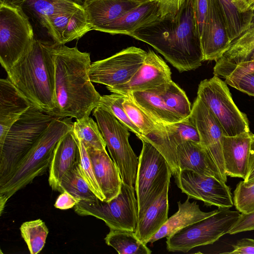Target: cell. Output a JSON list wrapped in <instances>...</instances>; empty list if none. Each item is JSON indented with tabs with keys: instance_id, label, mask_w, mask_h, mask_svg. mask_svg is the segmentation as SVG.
I'll list each match as a JSON object with an SVG mask.
<instances>
[{
	"instance_id": "52a82bcc",
	"label": "cell",
	"mask_w": 254,
	"mask_h": 254,
	"mask_svg": "<svg viewBox=\"0 0 254 254\" xmlns=\"http://www.w3.org/2000/svg\"><path fill=\"white\" fill-rule=\"evenodd\" d=\"M141 140L142 147L134 186L138 220L160 195L172 175L170 166L161 152L150 142Z\"/></svg>"
},
{
	"instance_id": "30bf717a",
	"label": "cell",
	"mask_w": 254,
	"mask_h": 254,
	"mask_svg": "<svg viewBox=\"0 0 254 254\" xmlns=\"http://www.w3.org/2000/svg\"><path fill=\"white\" fill-rule=\"evenodd\" d=\"M135 188L122 183L119 194L109 201L81 200L74 207L80 216H92L102 220L110 229L135 232L138 204Z\"/></svg>"
},
{
	"instance_id": "c3c4849f",
	"label": "cell",
	"mask_w": 254,
	"mask_h": 254,
	"mask_svg": "<svg viewBox=\"0 0 254 254\" xmlns=\"http://www.w3.org/2000/svg\"><path fill=\"white\" fill-rule=\"evenodd\" d=\"M243 181L246 184L254 182V134L253 133L249 158L248 170L247 176Z\"/></svg>"
},
{
	"instance_id": "8d00e7d4",
	"label": "cell",
	"mask_w": 254,
	"mask_h": 254,
	"mask_svg": "<svg viewBox=\"0 0 254 254\" xmlns=\"http://www.w3.org/2000/svg\"><path fill=\"white\" fill-rule=\"evenodd\" d=\"M125 96L113 93L110 95L101 96L98 107L112 113L129 130L133 132L139 138L142 133L129 119L123 106Z\"/></svg>"
},
{
	"instance_id": "4316f807",
	"label": "cell",
	"mask_w": 254,
	"mask_h": 254,
	"mask_svg": "<svg viewBox=\"0 0 254 254\" xmlns=\"http://www.w3.org/2000/svg\"><path fill=\"white\" fill-rule=\"evenodd\" d=\"M178 211L168 218L148 243H153L164 237H169L180 230L213 215L217 210L207 212L202 211L195 201H190L189 197L183 203L178 201Z\"/></svg>"
},
{
	"instance_id": "bcb514c9",
	"label": "cell",
	"mask_w": 254,
	"mask_h": 254,
	"mask_svg": "<svg viewBox=\"0 0 254 254\" xmlns=\"http://www.w3.org/2000/svg\"><path fill=\"white\" fill-rule=\"evenodd\" d=\"M185 0H158L160 17L176 14Z\"/></svg>"
},
{
	"instance_id": "7a4b0ae2",
	"label": "cell",
	"mask_w": 254,
	"mask_h": 254,
	"mask_svg": "<svg viewBox=\"0 0 254 254\" xmlns=\"http://www.w3.org/2000/svg\"><path fill=\"white\" fill-rule=\"evenodd\" d=\"M53 59L55 107L52 115L76 119L89 116L101 98L90 79V54L55 42Z\"/></svg>"
},
{
	"instance_id": "7dc6e473",
	"label": "cell",
	"mask_w": 254,
	"mask_h": 254,
	"mask_svg": "<svg viewBox=\"0 0 254 254\" xmlns=\"http://www.w3.org/2000/svg\"><path fill=\"white\" fill-rule=\"evenodd\" d=\"M80 200L67 191H64L58 197L54 206L60 209H68L74 207Z\"/></svg>"
},
{
	"instance_id": "5b68a950",
	"label": "cell",
	"mask_w": 254,
	"mask_h": 254,
	"mask_svg": "<svg viewBox=\"0 0 254 254\" xmlns=\"http://www.w3.org/2000/svg\"><path fill=\"white\" fill-rule=\"evenodd\" d=\"M56 118L32 105L12 125L0 144V187Z\"/></svg>"
},
{
	"instance_id": "5bb4252c",
	"label": "cell",
	"mask_w": 254,
	"mask_h": 254,
	"mask_svg": "<svg viewBox=\"0 0 254 254\" xmlns=\"http://www.w3.org/2000/svg\"><path fill=\"white\" fill-rule=\"evenodd\" d=\"M139 138L150 142L161 152L170 165L174 177L179 173L176 158L177 146L186 141L200 143L197 129L189 117L175 123L160 124L158 127Z\"/></svg>"
},
{
	"instance_id": "ab89813d",
	"label": "cell",
	"mask_w": 254,
	"mask_h": 254,
	"mask_svg": "<svg viewBox=\"0 0 254 254\" xmlns=\"http://www.w3.org/2000/svg\"><path fill=\"white\" fill-rule=\"evenodd\" d=\"M234 205L240 213L254 211V182L246 184L240 181L234 191Z\"/></svg>"
},
{
	"instance_id": "9a60e30c",
	"label": "cell",
	"mask_w": 254,
	"mask_h": 254,
	"mask_svg": "<svg viewBox=\"0 0 254 254\" xmlns=\"http://www.w3.org/2000/svg\"><path fill=\"white\" fill-rule=\"evenodd\" d=\"M189 117L197 129L200 143L209 155L226 183L227 176L222 151L224 134L220 124L207 105L197 96Z\"/></svg>"
},
{
	"instance_id": "f546056e",
	"label": "cell",
	"mask_w": 254,
	"mask_h": 254,
	"mask_svg": "<svg viewBox=\"0 0 254 254\" xmlns=\"http://www.w3.org/2000/svg\"><path fill=\"white\" fill-rule=\"evenodd\" d=\"M106 244L120 254H150L152 251L140 240L135 232L128 230L110 229L105 238Z\"/></svg>"
},
{
	"instance_id": "1f68e13d",
	"label": "cell",
	"mask_w": 254,
	"mask_h": 254,
	"mask_svg": "<svg viewBox=\"0 0 254 254\" xmlns=\"http://www.w3.org/2000/svg\"><path fill=\"white\" fill-rule=\"evenodd\" d=\"M64 191H67L80 200L95 201L99 199L84 179L78 163L63 177L59 191L63 192Z\"/></svg>"
},
{
	"instance_id": "d6a6232c",
	"label": "cell",
	"mask_w": 254,
	"mask_h": 254,
	"mask_svg": "<svg viewBox=\"0 0 254 254\" xmlns=\"http://www.w3.org/2000/svg\"><path fill=\"white\" fill-rule=\"evenodd\" d=\"M72 131L86 148L106 149V144L98 124L89 116L76 119L73 123Z\"/></svg>"
},
{
	"instance_id": "74e56055",
	"label": "cell",
	"mask_w": 254,
	"mask_h": 254,
	"mask_svg": "<svg viewBox=\"0 0 254 254\" xmlns=\"http://www.w3.org/2000/svg\"><path fill=\"white\" fill-rule=\"evenodd\" d=\"M123 106L128 118L139 129L142 135L149 134L161 124L150 118L129 95L125 96Z\"/></svg>"
},
{
	"instance_id": "f907efd6",
	"label": "cell",
	"mask_w": 254,
	"mask_h": 254,
	"mask_svg": "<svg viewBox=\"0 0 254 254\" xmlns=\"http://www.w3.org/2000/svg\"><path fill=\"white\" fill-rule=\"evenodd\" d=\"M30 0H0V3L17 5L22 7Z\"/></svg>"
},
{
	"instance_id": "44dd1931",
	"label": "cell",
	"mask_w": 254,
	"mask_h": 254,
	"mask_svg": "<svg viewBox=\"0 0 254 254\" xmlns=\"http://www.w3.org/2000/svg\"><path fill=\"white\" fill-rule=\"evenodd\" d=\"M86 149L95 178L104 195V201H109L117 196L121 190L123 181L119 170L106 149Z\"/></svg>"
},
{
	"instance_id": "484cf974",
	"label": "cell",
	"mask_w": 254,
	"mask_h": 254,
	"mask_svg": "<svg viewBox=\"0 0 254 254\" xmlns=\"http://www.w3.org/2000/svg\"><path fill=\"white\" fill-rule=\"evenodd\" d=\"M169 184L170 180L167 182L160 195L138 220L135 234L146 244L168 219Z\"/></svg>"
},
{
	"instance_id": "d4e9b609",
	"label": "cell",
	"mask_w": 254,
	"mask_h": 254,
	"mask_svg": "<svg viewBox=\"0 0 254 254\" xmlns=\"http://www.w3.org/2000/svg\"><path fill=\"white\" fill-rule=\"evenodd\" d=\"M146 0H84L82 5L92 30L100 31Z\"/></svg>"
},
{
	"instance_id": "b9f144b4",
	"label": "cell",
	"mask_w": 254,
	"mask_h": 254,
	"mask_svg": "<svg viewBox=\"0 0 254 254\" xmlns=\"http://www.w3.org/2000/svg\"><path fill=\"white\" fill-rule=\"evenodd\" d=\"M252 230H254V211L248 213H241L228 234L233 235Z\"/></svg>"
},
{
	"instance_id": "816d5d0a",
	"label": "cell",
	"mask_w": 254,
	"mask_h": 254,
	"mask_svg": "<svg viewBox=\"0 0 254 254\" xmlns=\"http://www.w3.org/2000/svg\"><path fill=\"white\" fill-rule=\"evenodd\" d=\"M254 62V55L252 57V58L251 60V61L250 62Z\"/></svg>"
},
{
	"instance_id": "ac0fdd59",
	"label": "cell",
	"mask_w": 254,
	"mask_h": 254,
	"mask_svg": "<svg viewBox=\"0 0 254 254\" xmlns=\"http://www.w3.org/2000/svg\"><path fill=\"white\" fill-rule=\"evenodd\" d=\"M39 21L54 42L60 44L78 40L92 30L84 7L73 12L54 15Z\"/></svg>"
},
{
	"instance_id": "681fc988",
	"label": "cell",
	"mask_w": 254,
	"mask_h": 254,
	"mask_svg": "<svg viewBox=\"0 0 254 254\" xmlns=\"http://www.w3.org/2000/svg\"><path fill=\"white\" fill-rule=\"evenodd\" d=\"M233 2L241 12L254 10V0H233Z\"/></svg>"
},
{
	"instance_id": "4dcf8cb0",
	"label": "cell",
	"mask_w": 254,
	"mask_h": 254,
	"mask_svg": "<svg viewBox=\"0 0 254 254\" xmlns=\"http://www.w3.org/2000/svg\"><path fill=\"white\" fill-rule=\"evenodd\" d=\"M224 18L230 39L233 41L242 34L249 27L254 14V11L240 12L233 0H217Z\"/></svg>"
},
{
	"instance_id": "6da1fadb",
	"label": "cell",
	"mask_w": 254,
	"mask_h": 254,
	"mask_svg": "<svg viewBox=\"0 0 254 254\" xmlns=\"http://www.w3.org/2000/svg\"><path fill=\"white\" fill-rule=\"evenodd\" d=\"M129 36L152 46L180 72L202 64L193 0H185L176 14L160 17Z\"/></svg>"
},
{
	"instance_id": "3957f363",
	"label": "cell",
	"mask_w": 254,
	"mask_h": 254,
	"mask_svg": "<svg viewBox=\"0 0 254 254\" xmlns=\"http://www.w3.org/2000/svg\"><path fill=\"white\" fill-rule=\"evenodd\" d=\"M55 42L35 39L31 50L8 71L7 77L39 110H55Z\"/></svg>"
},
{
	"instance_id": "60d3db41",
	"label": "cell",
	"mask_w": 254,
	"mask_h": 254,
	"mask_svg": "<svg viewBox=\"0 0 254 254\" xmlns=\"http://www.w3.org/2000/svg\"><path fill=\"white\" fill-rule=\"evenodd\" d=\"M225 79L231 86L254 96V72L232 73Z\"/></svg>"
},
{
	"instance_id": "ba28073f",
	"label": "cell",
	"mask_w": 254,
	"mask_h": 254,
	"mask_svg": "<svg viewBox=\"0 0 254 254\" xmlns=\"http://www.w3.org/2000/svg\"><path fill=\"white\" fill-rule=\"evenodd\" d=\"M241 213L230 208H218L213 215L167 237V249L171 252L187 253L195 247L213 244L228 234Z\"/></svg>"
},
{
	"instance_id": "f6af8a7d",
	"label": "cell",
	"mask_w": 254,
	"mask_h": 254,
	"mask_svg": "<svg viewBox=\"0 0 254 254\" xmlns=\"http://www.w3.org/2000/svg\"><path fill=\"white\" fill-rule=\"evenodd\" d=\"M231 252H225L229 254H254V239L243 238L239 240L232 246Z\"/></svg>"
},
{
	"instance_id": "7402d4cb",
	"label": "cell",
	"mask_w": 254,
	"mask_h": 254,
	"mask_svg": "<svg viewBox=\"0 0 254 254\" xmlns=\"http://www.w3.org/2000/svg\"><path fill=\"white\" fill-rule=\"evenodd\" d=\"M252 135L250 131L235 136H223L222 151L227 177L245 179L248 170Z\"/></svg>"
},
{
	"instance_id": "cb8c5ba5",
	"label": "cell",
	"mask_w": 254,
	"mask_h": 254,
	"mask_svg": "<svg viewBox=\"0 0 254 254\" xmlns=\"http://www.w3.org/2000/svg\"><path fill=\"white\" fill-rule=\"evenodd\" d=\"M176 158L179 172L192 171L224 182L216 166L200 143L186 141L180 143L176 149Z\"/></svg>"
},
{
	"instance_id": "8fae6325",
	"label": "cell",
	"mask_w": 254,
	"mask_h": 254,
	"mask_svg": "<svg viewBox=\"0 0 254 254\" xmlns=\"http://www.w3.org/2000/svg\"><path fill=\"white\" fill-rule=\"evenodd\" d=\"M197 93L219 122L224 135L251 131L247 115L237 107L227 83L219 76L214 75L200 81Z\"/></svg>"
},
{
	"instance_id": "8992f818",
	"label": "cell",
	"mask_w": 254,
	"mask_h": 254,
	"mask_svg": "<svg viewBox=\"0 0 254 254\" xmlns=\"http://www.w3.org/2000/svg\"><path fill=\"white\" fill-rule=\"evenodd\" d=\"M35 39L22 7L0 3V62L6 71L31 50Z\"/></svg>"
},
{
	"instance_id": "2e32d148",
	"label": "cell",
	"mask_w": 254,
	"mask_h": 254,
	"mask_svg": "<svg viewBox=\"0 0 254 254\" xmlns=\"http://www.w3.org/2000/svg\"><path fill=\"white\" fill-rule=\"evenodd\" d=\"M171 80L169 66L162 58L150 50L129 81L121 85L107 88L113 93L127 96L134 92L157 88Z\"/></svg>"
},
{
	"instance_id": "836d02e7",
	"label": "cell",
	"mask_w": 254,
	"mask_h": 254,
	"mask_svg": "<svg viewBox=\"0 0 254 254\" xmlns=\"http://www.w3.org/2000/svg\"><path fill=\"white\" fill-rule=\"evenodd\" d=\"M26 3L39 20L73 12L83 7L74 0H30Z\"/></svg>"
},
{
	"instance_id": "83f0119b",
	"label": "cell",
	"mask_w": 254,
	"mask_h": 254,
	"mask_svg": "<svg viewBox=\"0 0 254 254\" xmlns=\"http://www.w3.org/2000/svg\"><path fill=\"white\" fill-rule=\"evenodd\" d=\"M166 83L154 89L129 94L150 118L161 124H172L182 120L169 110L163 99L161 93Z\"/></svg>"
},
{
	"instance_id": "4fadbf2b",
	"label": "cell",
	"mask_w": 254,
	"mask_h": 254,
	"mask_svg": "<svg viewBox=\"0 0 254 254\" xmlns=\"http://www.w3.org/2000/svg\"><path fill=\"white\" fill-rule=\"evenodd\" d=\"M174 178L178 188L190 198L220 208L234 206L230 188L220 180L190 170L181 171Z\"/></svg>"
},
{
	"instance_id": "277c9868",
	"label": "cell",
	"mask_w": 254,
	"mask_h": 254,
	"mask_svg": "<svg viewBox=\"0 0 254 254\" xmlns=\"http://www.w3.org/2000/svg\"><path fill=\"white\" fill-rule=\"evenodd\" d=\"M70 117H57L16 167L7 182L0 187V214L8 199L20 189L46 172L60 139L72 130Z\"/></svg>"
},
{
	"instance_id": "ee69618b",
	"label": "cell",
	"mask_w": 254,
	"mask_h": 254,
	"mask_svg": "<svg viewBox=\"0 0 254 254\" xmlns=\"http://www.w3.org/2000/svg\"><path fill=\"white\" fill-rule=\"evenodd\" d=\"M254 72V62L244 63L230 67L213 71L214 75L225 78L232 73Z\"/></svg>"
},
{
	"instance_id": "7c38bea8",
	"label": "cell",
	"mask_w": 254,
	"mask_h": 254,
	"mask_svg": "<svg viewBox=\"0 0 254 254\" xmlns=\"http://www.w3.org/2000/svg\"><path fill=\"white\" fill-rule=\"evenodd\" d=\"M147 52L131 46L103 60L91 63L89 70L92 82L114 87L127 83L143 63Z\"/></svg>"
},
{
	"instance_id": "f1b7e54d",
	"label": "cell",
	"mask_w": 254,
	"mask_h": 254,
	"mask_svg": "<svg viewBox=\"0 0 254 254\" xmlns=\"http://www.w3.org/2000/svg\"><path fill=\"white\" fill-rule=\"evenodd\" d=\"M254 55V10L248 28L232 41L229 49L216 62L213 71L230 67L251 61Z\"/></svg>"
},
{
	"instance_id": "f35d334b",
	"label": "cell",
	"mask_w": 254,
	"mask_h": 254,
	"mask_svg": "<svg viewBox=\"0 0 254 254\" xmlns=\"http://www.w3.org/2000/svg\"><path fill=\"white\" fill-rule=\"evenodd\" d=\"M79 149V161L81 173L96 196L104 201L105 197L95 178L92 165L86 148L82 142L75 136Z\"/></svg>"
},
{
	"instance_id": "e0dca14e",
	"label": "cell",
	"mask_w": 254,
	"mask_h": 254,
	"mask_svg": "<svg viewBox=\"0 0 254 254\" xmlns=\"http://www.w3.org/2000/svg\"><path fill=\"white\" fill-rule=\"evenodd\" d=\"M203 62L216 61L229 49L231 41L217 0H208V8L200 35Z\"/></svg>"
},
{
	"instance_id": "e575fe53",
	"label": "cell",
	"mask_w": 254,
	"mask_h": 254,
	"mask_svg": "<svg viewBox=\"0 0 254 254\" xmlns=\"http://www.w3.org/2000/svg\"><path fill=\"white\" fill-rule=\"evenodd\" d=\"M161 94L165 104L172 113L182 120L190 116L191 104L185 91L174 81L166 83Z\"/></svg>"
},
{
	"instance_id": "d590c367",
	"label": "cell",
	"mask_w": 254,
	"mask_h": 254,
	"mask_svg": "<svg viewBox=\"0 0 254 254\" xmlns=\"http://www.w3.org/2000/svg\"><path fill=\"white\" fill-rule=\"evenodd\" d=\"M21 235L31 254H37L44 248L49 233L45 222L40 219L26 221L20 228Z\"/></svg>"
},
{
	"instance_id": "ffe728a7",
	"label": "cell",
	"mask_w": 254,
	"mask_h": 254,
	"mask_svg": "<svg viewBox=\"0 0 254 254\" xmlns=\"http://www.w3.org/2000/svg\"><path fill=\"white\" fill-rule=\"evenodd\" d=\"M160 16L158 0H146L103 27L99 31L112 35L125 34L129 36Z\"/></svg>"
},
{
	"instance_id": "d6986e66",
	"label": "cell",
	"mask_w": 254,
	"mask_h": 254,
	"mask_svg": "<svg viewBox=\"0 0 254 254\" xmlns=\"http://www.w3.org/2000/svg\"><path fill=\"white\" fill-rule=\"evenodd\" d=\"M32 105L7 77L0 79V144L12 125Z\"/></svg>"
},
{
	"instance_id": "603a6c76",
	"label": "cell",
	"mask_w": 254,
	"mask_h": 254,
	"mask_svg": "<svg viewBox=\"0 0 254 254\" xmlns=\"http://www.w3.org/2000/svg\"><path fill=\"white\" fill-rule=\"evenodd\" d=\"M79 161L77 139L72 130L57 143L49 166V184L53 190L59 191L63 177Z\"/></svg>"
},
{
	"instance_id": "7bdbcfd3",
	"label": "cell",
	"mask_w": 254,
	"mask_h": 254,
	"mask_svg": "<svg viewBox=\"0 0 254 254\" xmlns=\"http://www.w3.org/2000/svg\"><path fill=\"white\" fill-rule=\"evenodd\" d=\"M194 17L199 36L205 22L208 8V0H193Z\"/></svg>"
},
{
	"instance_id": "9c48e42d",
	"label": "cell",
	"mask_w": 254,
	"mask_h": 254,
	"mask_svg": "<svg viewBox=\"0 0 254 254\" xmlns=\"http://www.w3.org/2000/svg\"><path fill=\"white\" fill-rule=\"evenodd\" d=\"M93 116L110 155L119 170L123 182L134 187L138 158L129 143L128 129L112 113L99 107L93 110Z\"/></svg>"
}]
</instances>
